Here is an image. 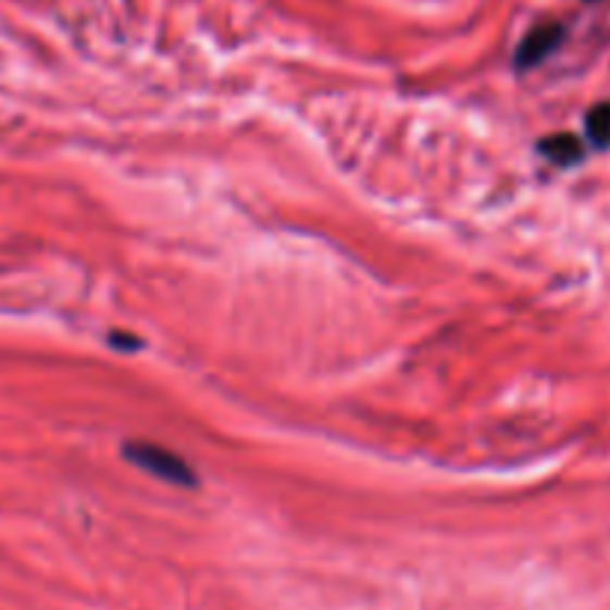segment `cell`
Listing matches in <instances>:
<instances>
[{
	"mask_svg": "<svg viewBox=\"0 0 610 610\" xmlns=\"http://www.w3.org/2000/svg\"><path fill=\"white\" fill-rule=\"evenodd\" d=\"M125 459L132 464H137L140 471H147L149 476H155L161 483L170 486H197V474L194 468L182 456H176L167 447L149 441H125L123 447Z\"/></svg>",
	"mask_w": 610,
	"mask_h": 610,
	"instance_id": "6da1fadb",
	"label": "cell"
},
{
	"mask_svg": "<svg viewBox=\"0 0 610 610\" xmlns=\"http://www.w3.org/2000/svg\"><path fill=\"white\" fill-rule=\"evenodd\" d=\"M565 24L563 22H543L533 27L531 34L521 39L519 51H515V66L519 69H536L543 60L555 54L557 48L563 46Z\"/></svg>",
	"mask_w": 610,
	"mask_h": 610,
	"instance_id": "7a4b0ae2",
	"label": "cell"
},
{
	"mask_svg": "<svg viewBox=\"0 0 610 610\" xmlns=\"http://www.w3.org/2000/svg\"><path fill=\"white\" fill-rule=\"evenodd\" d=\"M539 152L557 167H572L584 159V140L577 135H551L539 144Z\"/></svg>",
	"mask_w": 610,
	"mask_h": 610,
	"instance_id": "3957f363",
	"label": "cell"
},
{
	"mask_svg": "<svg viewBox=\"0 0 610 610\" xmlns=\"http://www.w3.org/2000/svg\"><path fill=\"white\" fill-rule=\"evenodd\" d=\"M587 137L596 149L610 147V102L593 104L587 113Z\"/></svg>",
	"mask_w": 610,
	"mask_h": 610,
	"instance_id": "277c9868",
	"label": "cell"
},
{
	"mask_svg": "<svg viewBox=\"0 0 610 610\" xmlns=\"http://www.w3.org/2000/svg\"><path fill=\"white\" fill-rule=\"evenodd\" d=\"M111 343H113V346H120V349H125V351H137L140 346H144V343H140L137 337H125V334H113Z\"/></svg>",
	"mask_w": 610,
	"mask_h": 610,
	"instance_id": "5b68a950",
	"label": "cell"
}]
</instances>
